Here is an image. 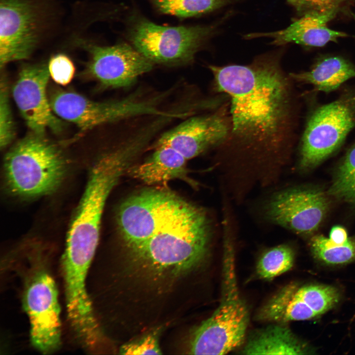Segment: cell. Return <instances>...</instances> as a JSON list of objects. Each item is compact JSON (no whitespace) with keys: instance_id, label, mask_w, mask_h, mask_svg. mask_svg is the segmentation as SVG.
Segmentation results:
<instances>
[{"instance_id":"cell-1","label":"cell","mask_w":355,"mask_h":355,"mask_svg":"<svg viewBox=\"0 0 355 355\" xmlns=\"http://www.w3.org/2000/svg\"><path fill=\"white\" fill-rule=\"evenodd\" d=\"M280 52L248 65H209L217 92L229 99L231 130L221 145L258 160H280L292 136V98Z\"/></svg>"},{"instance_id":"cell-2","label":"cell","mask_w":355,"mask_h":355,"mask_svg":"<svg viewBox=\"0 0 355 355\" xmlns=\"http://www.w3.org/2000/svg\"><path fill=\"white\" fill-rule=\"evenodd\" d=\"M116 221L132 256L159 271L178 273L194 268L206 256L211 238L205 212L162 188L142 189L127 198Z\"/></svg>"},{"instance_id":"cell-3","label":"cell","mask_w":355,"mask_h":355,"mask_svg":"<svg viewBox=\"0 0 355 355\" xmlns=\"http://www.w3.org/2000/svg\"><path fill=\"white\" fill-rule=\"evenodd\" d=\"M67 159L44 135L32 132L6 154L5 184L13 195L24 199L47 196L62 184L68 171Z\"/></svg>"},{"instance_id":"cell-4","label":"cell","mask_w":355,"mask_h":355,"mask_svg":"<svg viewBox=\"0 0 355 355\" xmlns=\"http://www.w3.org/2000/svg\"><path fill=\"white\" fill-rule=\"evenodd\" d=\"M228 230L224 231L220 302L211 316L193 333L191 354H226L241 345L245 338L248 312L238 286L234 248Z\"/></svg>"},{"instance_id":"cell-5","label":"cell","mask_w":355,"mask_h":355,"mask_svg":"<svg viewBox=\"0 0 355 355\" xmlns=\"http://www.w3.org/2000/svg\"><path fill=\"white\" fill-rule=\"evenodd\" d=\"M210 26L167 27L140 18L130 31L133 46L152 63L179 66L191 63L213 35Z\"/></svg>"},{"instance_id":"cell-6","label":"cell","mask_w":355,"mask_h":355,"mask_svg":"<svg viewBox=\"0 0 355 355\" xmlns=\"http://www.w3.org/2000/svg\"><path fill=\"white\" fill-rule=\"evenodd\" d=\"M56 115L74 123L83 133L105 124L140 117L168 115L157 102L129 96L120 100L96 102L75 92L57 91L49 100Z\"/></svg>"},{"instance_id":"cell-7","label":"cell","mask_w":355,"mask_h":355,"mask_svg":"<svg viewBox=\"0 0 355 355\" xmlns=\"http://www.w3.org/2000/svg\"><path fill=\"white\" fill-rule=\"evenodd\" d=\"M355 125V93L343 95L318 107L309 117L301 140L300 166L312 168L336 150Z\"/></svg>"},{"instance_id":"cell-8","label":"cell","mask_w":355,"mask_h":355,"mask_svg":"<svg viewBox=\"0 0 355 355\" xmlns=\"http://www.w3.org/2000/svg\"><path fill=\"white\" fill-rule=\"evenodd\" d=\"M41 7L33 0H0V67L28 58L43 26Z\"/></svg>"},{"instance_id":"cell-9","label":"cell","mask_w":355,"mask_h":355,"mask_svg":"<svg viewBox=\"0 0 355 355\" xmlns=\"http://www.w3.org/2000/svg\"><path fill=\"white\" fill-rule=\"evenodd\" d=\"M230 130L227 103L209 113L185 118L160 135L152 144V148L169 146L188 160L211 147L221 146L227 140Z\"/></svg>"},{"instance_id":"cell-10","label":"cell","mask_w":355,"mask_h":355,"mask_svg":"<svg viewBox=\"0 0 355 355\" xmlns=\"http://www.w3.org/2000/svg\"><path fill=\"white\" fill-rule=\"evenodd\" d=\"M76 43L90 55L87 72L106 88L130 87L153 67V63L126 43L103 46L82 39Z\"/></svg>"},{"instance_id":"cell-11","label":"cell","mask_w":355,"mask_h":355,"mask_svg":"<svg viewBox=\"0 0 355 355\" xmlns=\"http://www.w3.org/2000/svg\"><path fill=\"white\" fill-rule=\"evenodd\" d=\"M24 300L33 345L44 353L54 351L60 343V311L52 277L43 271L36 274L26 289Z\"/></svg>"},{"instance_id":"cell-12","label":"cell","mask_w":355,"mask_h":355,"mask_svg":"<svg viewBox=\"0 0 355 355\" xmlns=\"http://www.w3.org/2000/svg\"><path fill=\"white\" fill-rule=\"evenodd\" d=\"M49 77L47 66H24L12 89L14 100L27 126L32 132L41 135L47 130L59 133L63 126L47 99Z\"/></svg>"},{"instance_id":"cell-13","label":"cell","mask_w":355,"mask_h":355,"mask_svg":"<svg viewBox=\"0 0 355 355\" xmlns=\"http://www.w3.org/2000/svg\"><path fill=\"white\" fill-rule=\"evenodd\" d=\"M329 205L326 196L320 190L289 189L274 195L266 204L265 213L276 224L309 234L319 227Z\"/></svg>"},{"instance_id":"cell-14","label":"cell","mask_w":355,"mask_h":355,"mask_svg":"<svg viewBox=\"0 0 355 355\" xmlns=\"http://www.w3.org/2000/svg\"><path fill=\"white\" fill-rule=\"evenodd\" d=\"M338 11L336 9L306 14L284 29L272 32L250 33L244 37L247 39L267 37L271 39V44L277 46L294 43L311 47H322L329 42H335L347 36L346 33L332 30L327 26Z\"/></svg>"},{"instance_id":"cell-15","label":"cell","mask_w":355,"mask_h":355,"mask_svg":"<svg viewBox=\"0 0 355 355\" xmlns=\"http://www.w3.org/2000/svg\"><path fill=\"white\" fill-rule=\"evenodd\" d=\"M153 152L140 164L132 167V176L148 184L166 182L185 178L187 160L169 146L152 148Z\"/></svg>"},{"instance_id":"cell-16","label":"cell","mask_w":355,"mask_h":355,"mask_svg":"<svg viewBox=\"0 0 355 355\" xmlns=\"http://www.w3.org/2000/svg\"><path fill=\"white\" fill-rule=\"evenodd\" d=\"M307 346L290 329L273 324L255 332L248 339L242 354L245 355H303Z\"/></svg>"},{"instance_id":"cell-17","label":"cell","mask_w":355,"mask_h":355,"mask_svg":"<svg viewBox=\"0 0 355 355\" xmlns=\"http://www.w3.org/2000/svg\"><path fill=\"white\" fill-rule=\"evenodd\" d=\"M289 76L298 82L312 84L318 91L328 93L355 77V67L341 57L331 56L319 61L309 71Z\"/></svg>"},{"instance_id":"cell-18","label":"cell","mask_w":355,"mask_h":355,"mask_svg":"<svg viewBox=\"0 0 355 355\" xmlns=\"http://www.w3.org/2000/svg\"><path fill=\"white\" fill-rule=\"evenodd\" d=\"M161 13L187 18L209 13L236 0H149Z\"/></svg>"},{"instance_id":"cell-19","label":"cell","mask_w":355,"mask_h":355,"mask_svg":"<svg viewBox=\"0 0 355 355\" xmlns=\"http://www.w3.org/2000/svg\"><path fill=\"white\" fill-rule=\"evenodd\" d=\"M310 248L314 256L326 264H345L355 260L354 238H349L343 245H337L322 235H317L311 239Z\"/></svg>"},{"instance_id":"cell-20","label":"cell","mask_w":355,"mask_h":355,"mask_svg":"<svg viewBox=\"0 0 355 355\" xmlns=\"http://www.w3.org/2000/svg\"><path fill=\"white\" fill-rule=\"evenodd\" d=\"M294 253L289 246L281 245L265 252L256 266L258 276L270 280L289 271L293 266Z\"/></svg>"},{"instance_id":"cell-21","label":"cell","mask_w":355,"mask_h":355,"mask_svg":"<svg viewBox=\"0 0 355 355\" xmlns=\"http://www.w3.org/2000/svg\"><path fill=\"white\" fill-rule=\"evenodd\" d=\"M328 193L355 204V144L348 151L339 165Z\"/></svg>"},{"instance_id":"cell-22","label":"cell","mask_w":355,"mask_h":355,"mask_svg":"<svg viewBox=\"0 0 355 355\" xmlns=\"http://www.w3.org/2000/svg\"><path fill=\"white\" fill-rule=\"evenodd\" d=\"M15 136L14 123L9 102L7 83L4 77L0 85V146L5 147Z\"/></svg>"},{"instance_id":"cell-23","label":"cell","mask_w":355,"mask_h":355,"mask_svg":"<svg viewBox=\"0 0 355 355\" xmlns=\"http://www.w3.org/2000/svg\"><path fill=\"white\" fill-rule=\"evenodd\" d=\"M47 67L50 76L61 85H68L74 77L75 71L74 64L65 54H58L52 57Z\"/></svg>"},{"instance_id":"cell-24","label":"cell","mask_w":355,"mask_h":355,"mask_svg":"<svg viewBox=\"0 0 355 355\" xmlns=\"http://www.w3.org/2000/svg\"><path fill=\"white\" fill-rule=\"evenodd\" d=\"M123 355H160L157 335L153 333L142 339L125 344L120 350Z\"/></svg>"},{"instance_id":"cell-25","label":"cell","mask_w":355,"mask_h":355,"mask_svg":"<svg viewBox=\"0 0 355 355\" xmlns=\"http://www.w3.org/2000/svg\"><path fill=\"white\" fill-rule=\"evenodd\" d=\"M344 0H287V2L303 15L314 12H325L339 9Z\"/></svg>"},{"instance_id":"cell-26","label":"cell","mask_w":355,"mask_h":355,"mask_svg":"<svg viewBox=\"0 0 355 355\" xmlns=\"http://www.w3.org/2000/svg\"><path fill=\"white\" fill-rule=\"evenodd\" d=\"M329 239L332 242L337 245H343L349 239L346 230L340 226H335L331 228Z\"/></svg>"},{"instance_id":"cell-27","label":"cell","mask_w":355,"mask_h":355,"mask_svg":"<svg viewBox=\"0 0 355 355\" xmlns=\"http://www.w3.org/2000/svg\"><path fill=\"white\" fill-rule=\"evenodd\" d=\"M352 16H353V18H354V19L355 21V14L352 13Z\"/></svg>"}]
</instances>
